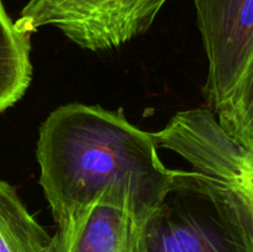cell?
<instances>
[{
	"instance_id": "4",
	"label": "cell",
	"mask_w": 253,
	"mask_h": 252,
	"mask_svg": "<svg viewBox=\"0 0 253 252\" xmlns=\"http://www.w3.org/2000/svg\"><path fill=\"white\" fill-rule=\"evenodd\" d=\"M208 57L205 95L216 110L253 56V0H193Z\"/></svg>"
},
{
	"instance_id": "8",
	"label": "cell",
	"mask_w": 253,
	"mask_h": 252,
	"mask_svg": "<svg viewBox=\"0 0 253 252\" xmlns=\"http://www.w3.org/2000/svg\"><path fill=\"white\" fill-rule=\"evenodd\" d=\"M225 132L246 150H253V56L239 82L216 109Z\"/></svg>"
},
{
	"instance_id": "1",
	"label": "cell",
	"mask_w": 253,
	"mask_h": 252,
	"mask_svg": "<svg viewBox=\"0 0 253 252\" xmlns=\"http://www.w3.org/2000/svg\"><path fill=\"white\" fill-rule=\"evenodd\" d=\"M153 133L123 111L72 103L52 111L40 127V184L57 224L90 207L105 190L128 193L136 222L152 211L175 170L158 157Z\"/></svg>"
},
{
	"instance_id": "2",
	"label": "cell",
	"mask_w": 253,
	"mask_h": 252,
	"mask_svg": "<svg viewBox=\"0 0 253 252\" xmlns=\"http://www.w3.org/2000/svg\"><path fill=\"white\" fill-rule=\"evenodd\" d=\"M240 162L212 174L175 170L160 204L136 222L132 252H253V197Z\"/></svg>"
},
{
	"instance_id": "7",
	"label": "cell",
	"mask_w": 253,
	"mask_h": 252,
	"mask_svg": "<svg viewBox=\"0 0 253 252\" xmlns=\"http://www.w3.org/2000/svg\"><path fill=\"white\" fill-rule=\"evenodd\" d=\"M0 252H53V236L30 214L14 187L1 179Z\"/></svg>"
},
{
	"instance_id": "3",
	"label": "cell",
	"mask_w": 253,
	"mask_h": 252,
	"mask_svg": "<svg viewBox=\"0 0 253 252\" xmlns=\"http://www.w3.org/2000/svg\"><path fill=\"white\" fill-rule=\"evenodd\" d=\"M168 0H29L15 21L31 35L43 26L61 30L90 51L115 48L147 31Z\"/></svg>"
},
{
	"instance_id": "5",
	"label": "cell",
	"mask_w": 253,
	"mask_h": 252,
	"mask_svg": "<svg viewBox=\"0 0 253 252\" xmlns=\"http://www.w3.org/2000/svg\"><path fill=\"white\" fill-rule=\"evenodd\" d=\"M135 232L130 195L110 188L90 207L59 222L53 252H132Z\"/></svg>"
},
{
	"instance_id": "6",
	"label": "cell",
	"mask_w": 253,
	"mask_h": 252,
	"mask_svg": "<svg viewBox=\"0 0 253 252\" xmlns=\"http://www.w3.org/2000/svg\"><path fill=\"white\" fill-rule=\"evenodd\" d=\"M30 36L17 29L0 0V113L19 101L30 85Z\"/></svg>"
},
{
	"instance_id": "9",
	"label": "cell",
	"mask_w": 253,
	"mask_h": 252,
	"mask_svg": "<svg viewBox=\"0 0 253 252\" xmlns=\"http://www.w3.org/2000/svg\"><path fill=\"white\" fill-rule=\"evenodd\" d=\"M240 178L253 197V150L244 148L240 162Z\"/></svg>"
}]
</instances>
